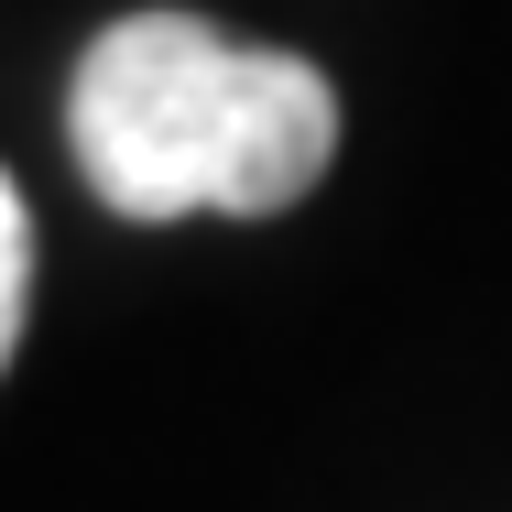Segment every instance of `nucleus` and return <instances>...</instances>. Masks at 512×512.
Instances as JSON below:
<instances>
[{"label": "nucleus", "mask_w": 512, "mask_h": 512, "mask_svg": "<svg viewBox=\"0 0 512 512\" xmlns=\"http://www.w3.org/2000/svg\"><path fill=\"white\" fill-rule=\"evenodd\" d=\"M338 99L306 55L207 33L197 11H131L77 66V164L120 218H273L327 175Z\"/></svg>", "instance_id": "f257e3e1"}, {"label": "nucleus", "mask_w": 512, "mask_h": 512, "mask_svg": "<svg viewBox=\"0 0 512 512\" xmlns=\"http://www.w3.org/2000/svg\"><path fill=\"white\" fill-rule=\"evenodd\" d=\"M22 295H33V218H22L11 175H0V360H11V338H22Z\"/></svg>", "instance_id": "f03ea898"}]
</instances>
